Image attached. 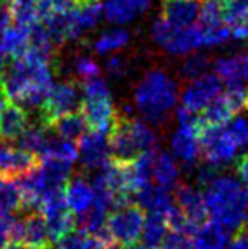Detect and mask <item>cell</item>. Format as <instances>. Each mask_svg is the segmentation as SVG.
<instances>
[{
    "label": "cell",
    "mask_w": 248,
    "mask_h": 249,
    "mask_svg": "<svg viewBox=\"0 0 248 249\" xmlns=\"http://www.w3.org/2000/svg\"><path fill=\"white\" fill-rule=\"evenodd\" d=\"M226 249H248V222L237 229Z\"/></svg>",
    "instance_id": "obj_40"
},
{
    "label": "cell",
    "mask_w": 248,
    "mask_h": 249,
    "mask_svg": "<svg viewBox=\"0 0 248 249\" xmlns=\"http://www.w3.org/2000/svg\"><path fill=\"white\" fill-rule=\"evenodd\" d=\"M174 200L179 210L185 214V218L191 222L193 226L199 227L204 224L207 219V208L206 199L202 191L194 185H187V183H179L174 193Z\"/></svg>",
    "instance_id": "obj_12"
},
{
    "label": "cell",
    "mask_w": 248,
    "mask_h": 249,
    "mask_svg": "<svg viewBox=\"0 0 248 249\" xmlns=\"http://www.w3.org/2000/svg\"><path fill=\"white\" fill-rule=\"evenodd\" d=\"M231 32V36L239 41L248 40V11L242 13L240 16L234 18L232 21L226 24Z\"/></svg>",
    "instance_id": "obj_38"
},
{
    "label": "cell",
    "mask_w": 248,
    "mask_h": 249,
    "mask_svg": "<svg viewBox=\"0 0 248 249\" xmlns=\"http://www.w3.org/2000/svg\"><path fill=\"white\" fill-rule=\"evenodd\" d=\"M11 241L40 249H49L51 238L43 214L34 210L29 214H25L22 219H16L11 233Z\"/></svg>",
    "instance_id": "obj_9"
},
{
    "label": "cell",
    "mask_w": 248,
    "mask_h": 249,
    "mask_svg": "<svg viewBox=\"0 0 248 249\" xmlns=\"http://www.w3.org/2000/svg\"><path fill=\"white\" fill-rule=\"evenodd\" d=\"M138 204L149 210V213H156L161 216H166L171 210L175 207L174 196H171V191H166L156 185H147L136 194Z\"/></svg>",
    "instance_id": "obj_19"
},
{
    "label": "cell",
    "mask_w": 248,
    "mask_h": 249,
    "mask_svg": "<svg viewBox=\"0 0 248 249\" xmlns=\"http://www.w3.org/2000/svg\"><path fill=\"white\" fill-rule=\"evenodd\" d=\"M84 249H111V245L108 241H104L100 237H95V235H90V238L87 241V245Z\"/></svg>",
    "instance_id": "obj_44"
},
{
    "label": "cell",
    "mask_w": 248,
    "mask_h": 249,
    "mask_svg": "<svg viewBox=\"0 0 248 249\" xmlns=\"http://www.w3.org/2000/svg\"><path fill=\"white\" fill-rule=\"evenodd\" d=\"M10 2H11V0H0V3H2V5H10Z\"/></svg>",
    "instance_id": "obj_48"
},
{
    "label": "cell",
    "mask_w": 248,
    "mask_h": 249,
    "mask_svg": "<svg viewBox=\"0 0 248 249\" xmlns=\"http://www.w3.org/2000/svg\"><path fill=\"white\" fill-rule=\"evenodd\" d=\"M223 95L236 114L248 109V84L245 81L226 82V90Z\"/></svg>",
    "instance_id": "obj_31"
},
{
    "label": "cell",
    "mask_w": 248,
    "mask_h": 249,
    "mask_svg": "<svg viewBox=\"0 0 248 249\" xmlns=\"http://www.w3.org/2000/svg\"><path fill=\"white\" fill-rule=\"evenodd\" d=\"M152 36L165 51L172 55H188L191 51L204 48L199 27L179 29L163 18L156 19L152 25Z\"/></svg>",
    "instance_id": "obj_6"
},
{
    "label": "cell",
    "mask_w": 248,
    "mask_h": 249,
    "mask_svg": "<svg viewBox=\"0 0 248 249\" xmlns=\"http://www.w3.org/2000/svg\"><path fill=\"white\" fill-rule=\"evenodd\" d=\"M169 229L166 224L165 216L156 214V213H149L146 216L144 227H142V241L144 246L149 249H158L163 243V240L168 235Z\"/></svg>",
    "instance_id": "obj_25"
},
{
    "label": "cell",
    "mask_w": 248,
    "mask_h": 249,
    "mask_svg": "<svg viewBox=\"0 0 248 249\" xmlns=\"http://www.w3.org/2000/svg\"><path fill=\"white\" fill-rule=\"evenodd\" d=\"M201 6L199 0H163L161 18L174 27L188 29L199 19Z\"/></svg>",
    "instance_id": "obj_13"
},
{
    "label": "cell",
    "mask_w": 248,
    "mask_h": 249,
    "mask_svg": "<svg viewBox=\"0 0 248 249\" xmlns=\"http://www.w3.org/2000/svg\"><path fill=\"white\" fill-rule=\"evenodd\" d=\"M171 152L174 158L180 161L184 167L194 169L198 166L201 155L198 134L190 128L179 126L171 137Z\"/></svg>",
    "instance_id": "obj_14"
},
{
    "label": "cell",
    "mask_w": 248,
    "mask_h": 249,
    "mask_svg": "<svg viewBox=\"0 0 248 249\" xmlns=\"http://www.w3.org/2000/svg\"><path fill=\"white\" fill-rule=\"evenodd\" d=\"M177 82L165 70L153 68L136 84L134 104L147 122L161 126L172 114L177 103Z\"/></svg>",
    "instance_id": "obj_2"
},
{
    "label": "cell",
    "mask_w": 248,
    "mask_h": 249,
    "mask_svg": "<svg viewBox=\"0 0 248 249\" xmlns=\"http://www.w3.org/2000/svg\"><path fill=\"white\" fill-rule=\"evenodd\" d=\"M82 2H86V0H79V3H82Z\"/></svg>",
    "instance_id": "obj_49"
},
{
    "label": "cell",
    "mask_w": 248,
    "mask_h": 249,
    "mask_svg": "<svg viewBox=\"0 0 248 249\" xmlns=\"http://www.w3.org/2000/svg\"><path fill=\"white\" fill-rule=\"evenodd\" d=\"M248 11V0H225V22L228 24L234 18Z\"/></svg>",
    "instance_id": "obj_39"
},
{
    "label": "cell",
    "mask_w": 248,
    "mask_h": 249,
    "mask_svg": "<svg viewBox=\"0 0 248 249\" xmlns=\"http://www.w3.org/2000/svg\"><path fill=\"white\" fill-rule=\"evenodd\" d=\"M206 208L210 221L228 232L248 222V191L231 175H218L206 188Z\"/></svg>",
    "instance_id": "obj_1"
},
{
    "label": "cell",
    "mask_w": 248,
    "mask_h": 249,
    "mask_svg": "<svg viewBox=\"0 0 248 249\" xmlns=\"http://www.w3.org/2000/svg\"><path fill=\"white\" fill-rule=\"evenodd\" d=\"M210 65H212V58L207 54H204V52H194V54L187 55L185 60L180 63L179 68L180 77L188 82L194 81L199 76L206 74Z\"/></svg>",
    "instance_id": "obj_28"
},
{
    "label": "cell",
    "mask_w": 248,
    "mask_h": 249,
    "mask_svg": "<svg viewBox=\"0 0 248 249\" xmlns=\"http://www.w3.org/2000/svg\"><path fill=\"white\" fill-rule=\"evenodd\" d=\"M48 131H52L56 136L62 137L70 142H79V139L89 131V126L86 123V119L81 114V110L71 114H65L58 117L46 128Z\"/></svg>",
    "instance_id": "obj_22"
},
{
    "label": "cell",
    "mask_w": 248,
    "mask_h": 249,
    "mask_svg": "<svg viewBox=\"0 0 248 249\" xmlns=\"http://www.w3.org/2000/svg\"><path fill=\"white\" fill-rule=\"evenodd\" d=\"M49 137V131L38 122L37 124L29 123V126L25 128L21 136L15 141V147L25 150L29 153L37 155L38 158H41V155L46 148V142Z\"/></svg>",
    "instance_id": "obj_24"
},
{
    "label": "cell",
    "mask_w": 248,
    "mask_h": 249,
    "mask_svg": "<svg viewBox=\"0 0 248 249\" xmlns=\"http://www.w3.org/2000/svg\"><path fill=\"white\" fill-rule=\"evenodd\" d=\"M24 210L22 197L15 180L0 178V216Z\"/></svg>",
    "instance_id": "obj_27"
},
{
    "label": "cell",
    "mask_w": 248,
    "mask_h": 249,
    "mask_svg": "<svg viewBox=\"0 0 248 249\" xmlns=\"http://www.w3.org/2000/svg\"><path fill=\"white\" fill-rule=\"evenodd\" d=\"M73 81H76L77 84H84L94 77L100 76V67L92 57L89 55H77L73 60Z\"/></svg>",
    "instance_id": "obj_32"
},
{
    "label": "cell",
    "mask_w": 248,
    "mask_h": 249,
    "mask_svg": "<svg viewBox=\"0 0 248 249\" xmlns=\"http://www.w3.org/2000/svg\"><path fill=\"white\" fill-rule=\"evenodd\" d=\"M221 95V79L217 74L206 73L190 81L182 91V107L199 114L215 98Z\"/></svg>",
    "instance_id": "obj_8"
},
{
    "label": "cell",
    "mask_w": 248,
    "mask_h": 249,
    "mask_svg": "<svg viewBox=\"0 0 248 249\" xmlns=\"http://www.w3.org/2000/svg\"><path fill=\"white\" fill-rule=\"evenodd\" d=\"M13 21V16H11V10H10V5H2L0 3V34L10 27V24Z\"/></svg>",
    "instance_id": "obj_42"
},
{
    "label": "cell",
    "mask_w": 248,
    "mask_h": 249,
    "mask_svg": "<svg viewBox=\"0 0 248 249\" xmlns=\"http://www.w3.org/2000/svg\"><path fill=\"white\" fill-rule=\"evenodd\" d=\"M225 22V0H204L199 25H220Z\"/></svg>",
    "instance_id": "obj_33"
},
{
    "label": "cell",
    "mask_w": 248,
    "mask_h": 249,
    "mask_svg": "<svg viewBox=\"0 0 248 249\" xmlns=\"http://www.w3.org/2000/svg\"><path fill=\"white\" fill-rule=\"evenodd\" d=\"M29 126V114L18 104H8L0 112V136L5 141L15 142Z\"/></svg>",
    "instance_id": "obj_21"
},
{
    "label": "cell",
    "mask_w": 248,
    "mask_h": 249,
    "mask_svg": "<svg viewBox=\"0 0 248 249\" xmlns=\"http://www.w3.org/2000/svg\"><path fill=\"white\" fill-rule=\"evenodd\" d=\"M237 63H239V74L240 79L248 82V52L237 55Z\"/></svg>",
    "instance_id": "obj_43"
},
{
    "label": "cell",
    "mask_w": 248,
    "mask_h": 249,
    "mask_svg": "<svg viewBox=\"0 0 248 249\" xmlns=\"http://www.w3.org/2000/svg\"><path fill=\"white\" fill-rule=\"evenodd\" d=\"M111 249H149V248L141 245H132V246H111Z\"/></svg>",
    "instance_id": "obj_47"
},
{
    "label": "cell",
    "mask_w": 248,
    "mask_h": 249,
    "mask_svg": "<svg viewBox=\"0 0 248 249\" xmlns=\"http://www.w3.org/2000/svg\"><path fill=\"white\" fill-rule=\"evenodd\" d=\"M234 114L236 112L232 110L231 104L228 103L225 95L221 93L198 114V137L204 129L226 126L232 120Z\"/></svg>",
    "instance_id": "obj_17"
},
{
    "label": "cell",
    "mask_w": 248,
    "mask_h": 249,
    "mask_svg": "<svg viewBox=\"0 0 248 249\" xmlns=\"http://www.w3.org/2000/svg\"><path fill=\"white\" fill-rule=\"evenodd\" d=\"M128 68H130L128 62L123 55L114 54V55H109V58L106 60V71L109 73L111 77H114V79H122V77H125L128 73Z\"/></svg>",
    "instance_id": "obj_37"
},
{
    "label": "cell",
    "mask_w": 248,
    "mask_h": 249,
    "mask_svg": "<svg viewBox=\"0 0 248 249\" xmlns=\"http://www.w3.org/2000/svg\"><path fill=\"white\" fill-rule=\"evenodd\" d=\"M29 49V29L15 25L5 29L0 34V54H3L8 60L22 57Z\"/></svg>",
    "instance_id": "obj_23"
},
{
    "label": "cell",
    "mask_w": 248,
    "mask_h": 249,
    "mask_svg": "<svg viewBox=\"0 0 248 249\" xmlns=\"http://www.w3.org/2000/svg\"><path fill=\"white\" fill-rule=\"evenodd\" d=\"M81 90L82 101L79 110L86 119L89 131L108 136L117 115V109L111 100V91L106 81L101 76L94 77L81 84Z\"/></svg>",
    "instance_id": "obj_3"
},
{
    "label": "cell",
    "mask_w": 248,
    "mask_h": 249,
    "mask_svg": "<svg viewBox=\"0 0 248 249\" xmlns=\"http://www.w3.org/2000/svg\"><path fill=\"white\" fill-rule=\"evenodd\" d=\"M213 68H215V74H217L221 81H225V84L231 81H242L239 74L237 55L218 58V60H215Z\"/></svg>",
    "instance_id": "obj_35"
},
{
    "label": "cell",
    "mask_w": 248,
    "mask_h": 249,
    "mask_svg": "<svg viewBox=\"0 0 248 249\" xmlns=\"http://www.w3.org/2000/svg\"><path fill=\"white\" fill-rule=\"evenodd\" d=\"M229 233L213 221L201 224L191 238V249H226Z\"/></svg>",
    "instance_id": "obj_20"
},
{
    "label": "cell",
    "mask_w": 248,
    "mask_h": 249,
    "mask_svg": "<svg viewBox=\"0 0 248 249\" xmlns=\"http://www.w3.org/2000/svg\"><path fill=\"white\" fill-rule=\"evenodd\" d=\"M10 10L13 21L21 27H32L41 21L40 15V0H11Z\"/></svg>",
    "instance_id": "obj_26"
},
{
    "label": "cell",
    "mask_w": 248,
    "mask_h": 249,
    "mask_svg": "<svg viewBox=\"0 0 248 249\" xmlns=\"http://www.w3.org/2000/svg\"><path fill=\"white\" fill-rule=\"evenodd\" d=\"M128 41H130V34L125 29H114V30L104 32L100 38H96L94 49L95 52L104 55L113 51L123 48V46H127Z\"/></svg>",
    "instance_id": "obj_30"
},
{
    "label": "cell",
    "mask_w": 248,
    "mask_h": 249,
    "mask_svg": "<svg viewBox=\"0 0 248 249\" xmlns=\"http://www.w3.org/2000/svg\"><path fill=\"white\" fill-rule=\"evenodd\" d=\"M10 96H8V93H6V90H5V85L2 84V81H0V112L8 106L10 104Z\"/></svg>",
    "instance_id": "obj_45"
},
{
    "label": "cell",
    "mask_w": 248,
    "mask_h": 249,
    "mask_svg": "<svg viewBox=\"0 0 248 249\" xmlns=\"http://www.w3.org/2000/svg\"><path fill=\"white\" fill-rule=\"evenodd\" d=\"M146 214L139 204H127L108 213L103 238L111 246H132L142 237Z\"/></svg>",
    "instance_id": "obj_4"
},
{
    "label": "cell",
    "mask_w": 248,
    "mask_h": 249,
    "mask_svg": "<svg viewBox=\"0 0 248 249\" xmlns=\"http://www.w3.org/2000/svg\"><path fill=\"white\" fill-rule=\"evenodd\" d=\"M199 145L206 162L217 169L229 164L236 158L239 150L236 141L226 126L204 129L199 134Z\"/></svg>",
    "instance_id": "obj_7"
},
{
    "label": "cell",
    "mask_w": 248,
    "mask_h": 249,
    "mask_svg": "<svg viewBox=\"0 0 248 249\" xmlns=\"http://www.w3.org/2000/svg\"><path fill=\"white\" fill-rule=\"evenodd\" d=\"M236 174L239 175V178L244 181V185L248 191V152L240 155L239 158L236 160Z\"/></svg>",
    "instance_id": "obj_41"
},
{
    "label": "cell",
    "mask_w": 248,
    "mask_h": 249,
    "mask_svg": "<svg viewBox=\"0 0 248 249\" xmlns=\"http://www.w3.org/2000/svg\"><path fill=\"white\" fill-rule=\"evenodd\" d=\"M77 158L81 161V166L89 172H98L103 167H106L111 161L108 136L95 131H87L77 145Z\"/></svg>",
    "instance_id": "obj_10"
},
{
    "label": "cell",
    "mask_w": 248,
    "mask_h": 249,
    "mask_svg": "<svg viewBox=\"0 0 248 249\" xmlns=\"http://www.w3.org/2000/svg\"><path fill=\"white\" fill-rule=\"evenodd\" d=\"M191 238L190 235L169 231L158 249H191Z\"/></svg>",
    "instance_id": "obj_36"
},
{
    "label": "cell",
    "mask_w": 248,
    "mask_h": 249,
    "mask_svg": "<svg viewBox=\"0 0 248 249\" xmlns=\"http://www.w3.org/2000/svg\"><path fill=\"white\" fill-rule=\"evenodd\" d=\"M103 16V5L100 0H86L76 6V21L81 32L96 27Z\"/></svg>",
    "instance_id": "obj_29"
},
{
    "label": "cell",
    "mask_w": 248,
    "mask_h": 249,
    "mask_svg": "<svg viewBox=\"0 0 248 249\" xmlns=\"http://www.w3.org/2000/svg\"><path fill=\"white\" fill-rule=\"evenodd\" d=\"M179 177L180 170L177 160L165 150H156L152 162V180L155 185L166 191H172L179 185Z\"/></svg>",
    "instance_id": "obj_16"
},
{
    "label": "cell",
    "mask_w": 248,
    "mask_h": 249,
    "mask_svg": "<svg viewBox=\"0 0 248 249\" xmlns=\"http://www.w3.org/2000/svg\"><path fill=\"white\" fill-rule=\"evenodd\" d=\"M40 166V158L15 145L0 147V178L16 180Z\"/></svg>",
    "instance_id": "obj_11"
},
{
    "label": "cell",
    "mask_w": 248,
    "mask_h": 249,
    "mask_svg": "<svg viewBox=\"0 0 248 249\" xmlns=\"http://www.w3.org/2000/svg\"><path fill=\"white\" fill-rule=\"evenodd\" d=\"M81 85L76 81L68 79L52 85L46 100L38 109V122L48 128L58 117L77 112L81 109Z\"/></svg>",
    "instance_id": "obj_5"
},
{
    "label": "cell",
    "mask_w": 248,
    "mask_h": 249,
    "mask_svg": "<svg viewBox=\"0 0 248 249\" xmlns=\"http://www.w3.org/2000/svg\"><path fill=\"white\" fill-rule=\"evenodd\" d=\"M202 34V43L204 48H212V46L223 44L229 40L231 32L226 24L220 25H198Z\"/></svg>",
    "instance_id": "obj_34"
},
{
    "label": "cell",
    "mask_w": 248,
    "mask_h": 249,
    "mask_svg": "<svg viewBox=\"0 0 248 249\" xmlns=\"http://www.w3.org/2000/svg\"><path fill=\"white\" fill-rule=\"evenodd\" d=\"M149 6L150 0H106L103 13L111 22L127 24L146 13Z\"/></svg>",
    "instance_id": "obj_18"
},
{
    "label": "cell",
    "mask_w": 248,
    "mask_h": 249,
    "mask_svg": "<svg viewBox=\"0 0 248 249\" xmlns=\"http://www.w3.org/2000/svg\"><path fill=\"white\" fill-rule=\"evenodd\" d=\"M3 249H40V248H34V246H29L24 243H15V241H11V243H8Z\"/></svg>",
    "instance_id": "obj_46"
},
{
    "label": "cell",
    "mask_w": 248,
    "mask_h": 249,
    "mask_svg": "<svg viewBox=\"0 0 248 249\" xmlns=\"http://www.w3.org/2000/svg\"><path fill=\"white\" fill-rule=\"evenodd\" d=\"M63 194L68 208L76 216L89 210L95 200V191L92 185L81 175H76L67 181V185L63 188Z\"/></svg>",
    "instance_id": "obj_15"
}]
</instances>
